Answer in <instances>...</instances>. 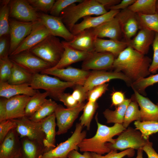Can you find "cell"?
<instances>
[{
    "label": "cell",
    "mask_w": 158,
    "mask_h": 158,
    "mask_svg": "<svg viewBox=\"0 0 158 158\" xmlns=\"http://www.w3.org/2000/svg\"><path fill=\"white\" fill-rule=\"evenodd\" d=\"M152 61L148 56L128 46L115 59L112 68L123 73L132 83L150 74Z\"/></svg>",
    "instance_id": "1"
},
{
    "label": "cell",
    "mask_w": 158,
    "mask_h": 158,
    "mask_svg": "<svg viewBox=\"0 0 158 158\" xmlns=\"http://www.w3.org/2000/svg\"><path fill=\"white\" fill-rule=\"evenodd\" d=\"M97 115L95 120L97 130L95 134L92 138H85L79 143L78 147L81 152H94L102 155L109 152L111 150L105 145L107 142H112L113 138L119 135L126 130L122 124L115 123L109 127L98 122Z\"/></svg>",
    "instance_id": "2"
},
{
    "label": "cell",
    "mask_w": 158,
    "mask_h": 158,
    "mask_svg": "<svg viewBox=\"0 0 158 158\" xmlns=\"http://www.w3.org/2000/svg\"><path fill=\"white\" fill-rule=\"evenodd\" d=\"M108 12L97 0H83L77 4H74L66 8L59 17L71 31L80 19L93 15H101Z\"/></svg>",
    "instance_id": "3"
},
{
    "label": "cell",
    "mask_w": 158,
    "mask_h": 158,
    "mask_svg": "<svg viewBox=\"0 0 158 158\" xmlns=\"http://www.w3.org/2000/svg\"><path fill=\"white\" fill-rule=\"evenodd\" d=\"M64 50L61 41L56 37L50 35L27 51L49 63L52 67L59 63Z\"/></svg>",
    "instance_id": "4"
},
{
    "label": "cell",
    "mask_w": 158,
    "mask_h": 158,
    "mask_svg": "<svg viewBox=\"0 0 158 158\" xmlns=\"http://www.w3.org/2000/svg\"><path fill=\"white\" fill-rule=\"evenodd\" d=\"M76 85L74 83L62 81L58 78L41 73L33 74L30 84L34 89L44 90L48 93L49 96L57 100L66 89Z\"/></svg>",
    "instance_id": "5"
},
{
    "label": "cell",
    "mask_w": 158,
    "mask_h": 158,
    "mask_svg": "<svg viewBox=\"0 0 158 158\" xmlns=\"http://www.w3.org/2000/svg\"><path fill=\"white\" fill-rule=\"evenodd\" d=\"M129 127L120 133L112 142H107L105 145L111 150H125L132 148L142 149L149 141L145 139L140 131Z\"/></svg>",
    "instance_id": "6"
},
{
    "label": "cell",
    "mask_w": 158,
    "mask_h": 158,
    "mask_svg": "<svg viewBox=\"0 0 158 158\" xmlns=\"http://www.w3.org/2000/svg\"><path fill=\"white\" fill-rule=\"evenodd\" d=\"M30 96L20 95L8 99L1 97L0 121L25 116V109Z\"/></svg>",
    "instance_id": "7"
},
{
    "label": "cell",
    "mask_w": 158,
    "mask_h": 158,
    "mask_svg": "<svg viewBox=\"0 0 158 158\" xmlns=\"http://www.w3.org/2000/svg\"><path fill=\"white\" fill-rule=\"evenodd\" d=\"M83 127L80 123H77L74 132L70 138L44 153L39 158H66L72 151L78 150V145L86 136V132L82 131Z\"/></svg>",
    "instance_id": "8"
},
{
    "label": "cell",
    "mask_w": 158,
    "mask_h": 158,
    "mask_svg": "<svg viewBox=\"0 0 158 158\" xmlns=\"http://www.w3.org/2000/svg\"><path fill=\"white\" fill-rule=\"evenodd\" d=\"M9 58L13 63L32 74L51 67L49 63L27 51L10 56Z\"/></svg>",
    "instance_id": "9"
},
{
    "label": "cell",
    "mask_w": 158,
    "mask_h": 158,
    "mask_svg": "<svg viewBox=\"0 0 158 158\" xmlns=\"http://www.w3.org/2000/svg\"><path fill=\"white\" fill-rule=\"evenodd\" d=\"M13 120L16 124L15 129L20 138L26 137L43 145L45 135L40 122L34 121L26 116Z\"/></svg>",
    "instance_id": "10"
},
{
    "label": "cell",
    "mask_w": 158,
    "mask_h": 158,
    "mask_svg": "<svg viewBox=\"0 0 158 158\" xmlns=\"http://www.w3.org/2000/svg\"><path fill=\"white\" fill-rule=\"evenodd\" d=\"M85 104H81L72 108H64L61 104H58L54 112L56 120L58 130L56 135H59L66 133L72 126L80 112L83 110Z\"/></svg>",
    "instance_id": "11"
},
{
    "label": "cell",
    "mask_w": 158,
    "mask_h": 158,
    "mask_svg": "<svg viewBox=\"0 0 158 158\" xmlns=\"http://www.w3.org/2000/svg\"><path fill=\"white\" fill-rule=\"evenodd\" d=\"M115 79L123 80L128 86H130L132 83L123 73L114 71H93L90 73L83 85L84 91L86 93L98 85H101Z\"/></svg>",
    "instance_id": "12"
},
{
    "label": "cell",
    "mask_w": 158,
    "mask_h": 158,
    "mask_svg": "<svg viewBox=\"0 0 158 158\" xmlns=\"http://www.w3.org/2000/svg\"><path fill=\"white\" fill-rule=\"evenodd\" d=\"M89 71L69 66L56 69L52 68L45 69L40 73L56 76L65 81L73 82L83 85L90 73Z\"/></svg>",
    "instance_id": "13"
},
{
    "label": "cell",
    "mask_w": 158,
    "mask_h": 158,
    "mask_svg": "<svg viewBox=\"0 0 158 158\" xmlns=\"http://www.w3.org/2000/svg\"><path fill=\"white\" fill-rule=\"evenodd\" d=\"M35 22L9 19L10 49L9 56L12 55L25 38L30 34Z\"/></svg>",
    "instance_id": "14"
},
{
    "label": "cell",
    "mask_w": 158,
    "mask_h": 158,
    "mask_svg": "<svg viewBox=\"0 0 158 158\" xmlns=\"http://www.w3.org/2000/svg\"><path fill=\"white\" fill-rule=\"evenodd\" d=\"M9 5L10 17L23 22H35L40 20L39 13L28 0L10 1Z\"/></svg>",
    "instance_id": "15"
},
{
    "label": "cell",
    "mask_w": 158,
    "mask_h": 158,
    "mask_svg": "<svg viewBox=\"0 0 158 158\" xmlns=\"http://www.w3.org/2000/svg\"><path fill=\"white\" fill-rule=\"evenodd\" d=\"M50 35L49 31L40 20L35 22L30 32L11 56L29 50Z\"/></svg>",
    "instance_id": "16"
},
{
    "label": "cell",
    "mask_w": 158,
    "mask_h": 158,
    "mask_svg": "<svg viewBox=\"0 0 158 158\" xmlns=\"http://www.w3.org/2000/svg\"><path fill=\"white\" fill-rule=\"evenodd\" d=\"M40 20L46 27L51 35L61 37L69 42L75 37L60 17L44 13H39Z\"/></svg>",
    "instance_id": "17"
},
{
    "label": "cell",
    "mask_w": 158,
    "mask_h": 158,
    "mask_svg": "<svg viewBox=\"0 0 158 158\" xmlns=\"http://www.w3.org/2000/svg\"><path fill=\"white\" fill-rule=\"evenodd\" d=\"M115 58L110 53L94 51L83 61L82 69L86 71H105L110 69L112 68Z\"/></svg>",
    "instance_id": "18"
},
{
    "label": "cell",
    "mask_w": 158,
    "mask_h": 158,
    "mask_svg": "<svg viewBox=\"0 0 158 158\" xmlns=\"http://www.w3.org/2000/svg\"><path fill=\"white\" fill-rule=\"evenodd\" d=\"M20 138L15 128L7 134L0 145V158H14L20 155Z\"/></svg>",
    "instance_id": "19"
},
{
    "label": "cell",
    "mask_w": 158,
    "mask_h": 158,
    "mask_svg": "<svg viewBox=\"0 0 158 158\" xmlns=\"http://www.w3.org/2000/svg\"><path fill=\"white\" fill-rule=\"evenodd\" d=\"M119 21L122 32L128 41L139 29L136 14L128 8L122 10L116 16Z\"/></svg>",
    "instance_id": "20"
},
{
    "label": "cell",
    "mask_w": 158,
    "mask_h": 158,
    "mask_svg": "<svg viewBox=\"0 0 158 158\" xmlns=\"http://www.w3.org/2000/svg\"><path fill=\"white\" fill-rule=\"evenodd\" d=\"M120 11L110 10L105 14L96 17L88 16L84 17L81 22L73 26L71 32L75 35L85 30L96 28L112 19Z\"/></svg>",
    "instance_id": "21"
},
{
    "label": "cell",
    "mask_w": 158,
    "mask_h": 158,
    "mask_svg": "<svg viewBox=\"0 0 158 158\" xmlns=\"http://www.w3.org/2000/svg\"><path fill=\"white\" fill-rule=\"evenodd\" d=\"M134 93L131 99L136 101L140 107V121H152L158 122V106L148 98L134 90Z\"/></svg>",
    "instance_id": "22"
},
{
    "label": "cell",
    "mask_w": 158,
    "mask_h": 158,
    "mask_svg": "<svg viewBox=\"0 0 158 158\" xmlns=\"http://www.w3.org/2000/svg\"><path fill=\"white\" fill-rule=\"evenodd\" d=\"M96 37L90 29L84 30L75 35L72 40L62 41L66 45L81 51L92 52L95 51V42Z\"/></svg>",
    "instance_id": "23"
},
{
    "label": "cell",
    "mask_w": 158,
    "mask_h": 158,
    "mask_svg": "<svg viewBox=\"0 0 158 158\" xmlns=\"http://www.w3.org/2000/svg\"><path fill=\"white\" fill-rule=\"evenodd\" d=\"M90 29L96 38L107 37L115 40H119L122 32L119 21L116 16L96 28Z\"/></svg>",
    "instance_id": "24"
},
{
    "label": "cell",
    "mask_w": 158,
    "mask_h": 158,
    "mask_svg": "<svg viewBox=\"0 0 158 158\" xmlns=\"http://www.w3.org/2000/svg\"><path fill=\"white\" fill-rule=\"evenodd\" d=\"M135 36L127 41L128 46L145 55L147 53L150 45L152 44L155 32L147 29H140Z\"/></svg>",
    "instance_id": "25"
},
{
    "label": "cell",
    "mask_w": 158,
    "mask_h": 158,
    "mask_svg": "<svg viewBox=\"0 0 158 158\" xmlns=\"http://www.w3.org/2000/svg\"><path fill=\"white\" fill-rule=\"evenodd\" d=\"M37 91L28 84L12 85L7 82H0V96L2 98L8 99L20 95L32 97L36 94Z\"/></svg>",
    "instance_id": "26"
},
{
    "label": "cell",
    "mask_w": 158,
    "mask_h": 158,
    "mask_svg": "<svg viewBox=\"0 0 158 158\" xmlns=\"http://www.w3.org/2000/svg\"><path fill=\"white\" fill-rule=\"evenodd\" d=\"M64 50L59 63L53 68H65L71 64L80 61H83L87 58L92 52H85L74 49L62 42Z\"/></svg>",
    "instance_id": "27"
},
{
    "label": "cell",
    "mask_w": 158,
    "mask_h": 158,
    "mask_svg": "<svg viewBox=\"0 0 158 158\" xmlns=\"http://www.w3.org/2000/svg\"><path fill=\"white\" fill-rule=\"evenodd\" d=\"M128 46L127 41L97 37L95 42V51L110 53L116 58Z\"/></svg>",
    "instance_id": "28"
},
{
    "label": "cell",
    "mask_w": 158,
    "mask_h": 158,
    "mask_svg": "<svg viewBox=\"0 0 158 158\" xmlns=\"http://www.w3.org/2000/svg\"><path fill=\"white\" fill-rule=\"evenodd\" d=\"M56 117L54 113L40 121L45 135L43 145L46 152L56 147Z\"/></svg>",
    "instance_id": "29"
},
{
    "label": "cell",
    "mask_w": 158,
    "mask_h": 158,
    "mask_svg": "<svg viewBox=\"0 0 158 158\" xmlns=\"http://www.w3.org/2000/svg\"><path fill=\"white\" fill-rule=\"evenodd\" d=\"M21 158H39L46 152L44 145L40 142L25 137L20 138Z\"/></svg>",
    "instance_id": "30"
},
{
    "label": "cell",
    "mask_w": 158,
    "mask_h": 158,
    "mask_svg": "<svg viewBox=\"0 0 158 158\" xmlns=\"http://www.w3.org/2000/svg\"><path fill=\"white\" fill-rule=\"evenodd\" d=\"M131 101V98H126L122 104L116 107L114 111L106 109L103 114L107 123L122 124L126 109Z\"/></svg>",
    "instance_id": "31"
},
{
    "label": "cell",
    "mask_w": 158,
    "mask_h": 158,
    "mask_svg": "<svg viewBox=\"0 0 158 158\" xmlns=\"http://www.w3.org/2000/svg\"><path fill=\"white\" fill-rule=\"evenodd\" d=\"M33 75L13 62L11 73L7 82L12 85H30Z\"/></svg>",
    "instance_id": "32"
},
{
    "label": "cell",
    "mask_w": 158,
    "mask_h": 158,
    "mask_svg": "<svg viewBox=\"0 0 158 158\" xmlns=\"http://www.w3.org/2000/svg\"><path fill=\"white\" fill-rule=\"evenodd\" d=\"M156 0H137L127 8L135 13L151 15L156 13Z\"/></svg>",
    "instance_id": "33"
},
{
    "label": "cell",
    "mask_w": 158,
    "mask_h": 158,
    "mask_svg": "<svg viewBox=\"0 0 158 158\" xmlns=\"http://www.w3.org/2000/svg\"><path fill=\"white\" fill-rule=\"evenodd\" d=\"M58 105L51 99H47L40 107L28 118L32 121L39 122L54 113Z\"/></svg>",
    "instance_id": "34"
},
{
    "label": "cell",
    "mask_w": 158,
    "mask_h": 158,
    "mask_svg": "<svg viewBox=\"0 0 158 158\" xmlns=\"http://www.w3.org/2000/svg\"><path fill=\"white\" fill-rule=\"evenodd\" d=\"M49 96L46 92H40L37 90L36 94L31 97L25 109V116L29 117L34 114L42 105Z\"/></svg>",
    "instance_id": "35"
},
{
    "label": "cell",
    "mask_w": 158,
    "mask_h": 158,
    "mask_svg": "<svg viewBox=\"0 0 158 158\" xmlns=\"http://www.w3.org/2000/svg\"><path fill=\"white\" fill-rule=\"evenodd\" d=\"M10 0L1 1L0 9V37L9 35V3Z\"/></svg>",
    "instance_id": "36"
},
{
    "label": "cell",
    "mask_w": 158,
    "mask_h": 158,
    "mask_svg": "<svg viewBox=\"0 0 158 158\" xmlns=\"http://www.w3.org/2000/svg\"><path fill=\"white\" fill-rule=\"evenodd\" d=\"M139 29H147L158 33V13L144 15L136 13Z\"/></svg>",
    "instance_id": "37"
},
{
    "label": "cell",
    "mask_w": 158,
    "mask_h": 158,
    "mask_svg": "<svg viewBox=\"0 0 158 158\" xmlns=\"http://www.w3.org/2000/svg\"><path fill=\"white\" fill-rule=\"evenodd\" d=\"M139 106L135 101H131L126 109L122 125L126 129L133 121H140L141 114Z\"/></svg>",
    "instance_id": "38"
},
{
    "label": "cell",
    "mask_w": 158,
    "mask_h": 158,
    "mask_svg": "<svg viewBox=\"0 0 158 158\" xmlns=\"http://www.w3.org/2000/svg\"><path fill=\"white\" fill-rule=\"evenodd\" d=\"M134 124L135 129L139 130L143 137L149 139L151 135L158 132V122L152 121H135Z\"/></svg>",
    "instance_id": "39"
},
{
    "label": "cell",
    "mask_w": 158,
    "mask_h": 158,
    "mask_svg": "<svg viewBox=\"0 0 158 158\" xmlns=\"http://www.w3.org/2000/svg\"><path fill=\"white\" fill-rule=\"evenodd\" d=\"M98 107L97 102H88L85 105L83 112L80 118V123L83 127H86L89 130L92 120L95 112Z\"/></svg>",
    "instance_id": "40"
},
{
    "label": "cell",
    "mask_w": 158,
    "mask_h": 158,
    "mask_svg": "<svg viewBox=\"0 0 158 158\" xmlns=\"http://www.w3.org/2000/svg\"><path fill=\"white\" fill-rule=\"evenodd\" d=\"M158 83V73L141 78L133 83L130 87L133 90L141 95H145V90L149 86Z\"/></svg>",
    "instance_id": "41"
},
{
    "label": "cell",
    "mask_w": 158,
    "mask_h": 158,
    "mask_svg": "<svg viewBox=\"0 0 158 158\" xmlns=\"http://www.w3.org/2000/svg\"><path fill=\"white\" fill-rule=\"evenodd\" d=\"M13 62L9 57L0 59V82H7L11 75Z\"/></svg>",
    "instance_id": "42"
},
{
    "label": "cell",
    "mask_w": 158,
    "mask_h": 158,
    "mask_svg": "<svg viewBox=\"0 0 158 158\" xmlns=\"http://www.w3.org/2000/svg\"><path fill=\"white\" fill-rule=\"evenodd\" d=\"M83 0H57L55 1L50 11V15L59 17L62 11L70 5L77 3H80Z\"/></svg>",
    "instance_id": "43"
},
{
    "label": "cell",
    "mask_w": 158,
    "mask_h": 158,
    "mask_svg": "<svg viewBox=\"0 0 158 158\" xmlns=\"http://www.w3.org/2000/svg\"><path fill=\"white\" fill-rule=\"evenodd\" d=\"M135 152L134 149L130 148L120 152H118L117 150H111L104 156L94 152L90 153L92 158H123L126 156L129 157H133Z\"/></svg>",
    "instance_id": "44"
},
{
    "label": "cell",
    "mask_w": 158,
    "mask_h": 158,
    "mask_svg": "<svg viewBox=\"0 0 158 158\" xmlns=\"http://www.w3.org/2000/svg\"><path fill=\"white\" fill-rule=\"evenodd\" d=\"M109 84L105 83L97 86L89 91L87 94L88 101L96 102L108 90Z\"/></svg>",
    "instance_id": "45"
},
{
    "label": "cell",
    "mask_w": 158,
    "mask_h": 158,
    "mask_svg": "<svg viewBox=\"0 0 158 158\" xmlns=\"http://www.w3.org/2000/svg\"><path fill=\"white\" fill-rule=\"evenodd\" d=\"M29 4L36 10L44 12L50 11L55 2L54 0H28Z\"/></svg>",
    "instance_id": "46"
},
{
    "label": "cell",
    "mask_w": 158,
    "mask_h": 158,
    "mask_svg": "<svg viewBox=\"0 0 158 158\" xmlns=\"http://www.w3.org/2000/svg\"><path fill=\"white\" fill-rule=\"evenodd\" d=\"M152 44L153 56L149 71L150 73L154 74L156 73L158 70V33L155 32Z\"/></svg>",
    "instance_id": "47"
},
{
    "label": "cell",
    "mask_w": 158,
    "mask_h": 158,
    "mask_svg": "<svg viewBox=\"0 0 158 158\" xmlns=\"http://www.w3.org/2000/svg\"><path fill=\"white\" fill-rule=\"evenodd\" d=\"M16 124L13 119L0 121V143L3 141L8 133L12 129L16 128Z\"/></svg>",
    "instance_id": "48"
},
{
    "label": "cell",
    "mask_w": 158,
    "mask_h": 158,
    "mask_svg": "<svg viewBox=\"0 0 158 158\" xmlns=\"http://www.w3.org/2000/svg\"><path fill=\"white\" fill-rule=\"evenodd\" d=\"M10 49L9 35L0 37V59L9 57Z\"/></svg>",
    "instance_id": "49"
},
{
    "label": "cell",
    "mask_w": 158,
    "mask_h": 158,
    "mask_svg": "<svg viewBox=\"0 0 158 158\" xmlns=\"http://www.w3.org/2000/svg\"><path fill=\"white\" fill-rule=\"evenodd\" d=\"M58 100L62 102L67 108H73L80 104L69 93H63L59 96Z\"/></svg>",
    "instance_id": "50"
},
{
    "label": "cell",
    "mask_w": 158,
    "mask_h": 158,
    "mask_svg": "<svg viewBox=\"0 0 158 158\" xmlns=\"http://www.w3.org/2000/svg\"><path fill=\"white\" fill-rule=\"evenodd\" d=\"M71 94L73 98L80 104L84 103L87 99V93L84 90L82 85H76Z\"/></svg>",
    "instance_id": "51"
},
{
    "label": "cell",
    "mask_w": 158,
    "mask_h": 158,
    "mask_svg": "<svg viewBox=\"0 0 158 158\" xmlns=\"http://www.w3.org/2000/svg\"><path fill=\"white\" fill-rule=\"evenodd\" d=\"M111 106L116 107L122 104L126 98L124 93L121 91H115L111 94Z\"/></svg>",
    "instance_id": "52"
},
{
    "label": "cell",
    "mask_w": 158,
    "mask_h": 158,
    "mask_svg": "<svg viewBox=\"0 0 158 158\" xmlns=\"http://www.w3.org/2000/svg\"><path fill=\"white\" fill-rule=\"evenodd\" d=\"M142 150L146 154L148 158H158V154L153 147L152 143L149 141Z\"/></svg>",
    "instance_id": "53"
},
{
    "label": "cell",
    "mask_w": 158,
    "mask_h": 158,
    "mask_svg": "<svg viewBox=\"0 0 158 158\" xmlns=\"http://www.w3.org/2000/svg\"><path fill=\"white\" fill-rule=\"evenodd\" d=\"M135 0H123L118 4L110 7V10H123L127 8L133 4Z\"/></svg>",
    "instance_id": "54"
},
{
    "label": "cell",
    "mask_w": 158,
    "mask_h": 158,
    "mask_svg": "<svg viewBox=\"0 0 158 158\" xmlns=\"http://www.w3.org/2000/svg\"><path fill=\"white\" fill-rule=\"evenodd\" d=\"M67 157L68 158H92L90 152H85L83 154H81L78 150H75L71 151Z\"/></svg>",
    "instance_id": "55"
},
{
    "label": "cell",
    "mask_w": 158,
    "mask_h": 158,
    "mask_svg": "<svg viewBox=\"0 0 158 158\" xmlns=\"http://www.w3.org/2000/svg\"><path fill=\"white\" fill-rule=\"evenodd\" d=\"M100 4L106 8H109L111 7L118 4L121 0H97Z\"/></svg>",
    "instance_id": "56"
},
{
    "label": "cell",
    "mask_w": 158,
    "mask_h": 158,
    "mask_svg": "<svg viewBox=\"0 0 158 158\" xmlns=\"http://www.w3.org/2000/svg\"><path fill=\"white\" fill-rule=\"evenodd\" d=\"M143 151L142 149L138 150L137 156L136 158H143Z\"/></svg>",
    "instance_id": "57"
},
{
    "label": "cell",
    "mask_w": 158,
    "mask_h": 158,
    "mask_svg": "<svg viewBox=\"0 0 158 158\" xmlns=\"http://www.w3.org/2000/svg\"><path fill=\"white\" fill-rule=\"evenodd\" d=\"M157 8V9L158 10V0L157 1V2L156 3V8Z\"/></svg>",
    "instance_id": "58"
},
{
    "label": "cell",
    "mask_w": 158,
    "mask_h": 158,
    "mask_svg": "<svg viewBox=\"0 0 158 158\" xmlns=\"http://www.w3.org/2000/svg\"><path fill=\"white\" fill-rule=\"evenodd\" d=\"M21 158L20 156V155L17 156L16 157H15V158Z\"/></svg>",
    "instance_id": "59"
},
{
    "label": "cell",
    "mask_w": 158,
    "mask_h": 158,
    "mask_svg": "<svg viewBox=\"0 0 158 158\" xmlns=\"http://www.w3.org/2000/svg\"><path fill=\"white\" fill-rule=\"evenodd\" d=\"M157 105L158 106V102L157 103Z\"/></svg>",
    "instance_id": "60"
},
{
    "label": "cell",
    "mask_w": 158,
    "mask_h": 158,
    "mask_svg": "<svg viewBox=\"0 0 158 158\" xmlns=\"http://www.w3.org/2000/svg\"><path fill=\"white\" fill-rule=\"evenodd\" d=\"M66 158H68L67 157H66Z\"/></svg>",
    "instance_id": "61"
}]
</instances>
